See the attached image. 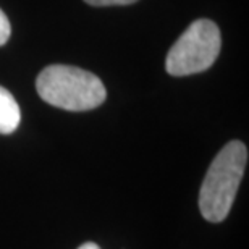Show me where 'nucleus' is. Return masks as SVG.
Returning <instances> with one entry per match:
<instances>
[{"label":"nucleus","mask_w":249,"mask_h":249,"mask_svg":"<svg viewBox=\"0 0 249 249\" xmlns=\"http://www.w3.org/2000/svg\"><path fill=\"white\" fill-rule=\"evenodd\" d=\"M248 149L241 141H230L212 160L199 191V211L207 222H223L236 197L245 175Z\"/></svg>","instance_id":"nucleus-1"},{"label":"nucleus","mask_w":249,"mask_h":249,"mask_svg":"<svg viewBox=\"0 0 249 249\" xmlns=\"http://www.w3.org/2000/svg\"><path fill=\"white\" fill-rule=\"evenodd\" d=\"M42 101L70 112L92 110L104 104L106 86L96 74L70 65H51L36 79Z\"/></svg>","instance_id":"nucleus-2"},{"label":"nucleus","mask_w":249,"mask_h":249,"mask_svg":"<svg viewBox=\"0 0 249 249\" xmlns=\"http://www.w3.org/2000/svg\"><path fill=\"white\" fill-rule=\"evenodd\" d=\"M220 29L211 19H196L177 39L167 55L165 68L172 76L206 71L220 53Z\"/></svg>","instance_id":"nucleus-3"},{"label":"nucleus","mask_w":249,"mask_h":249,"mask_svg":"<svg viewBox=\"0 0 249 249\" xmlns=\"http://www.w3.org/2000/svg\"><path fill=\"white\" fill-rule=\"evenodd\" d=\"M21 112L12 92L0 86V134H10L18 128Z\"/></svg>","instance_id":"nucleus-4"},{"label":"nucleus","mask_w":249,"mask_h":249,"mask_svg":"<svg viewBox=\"0 0 249 249\" xmlns=\"http://www.w3.org/2000/svg\"><path fill=\"white\" fill-rule=\"evenodd\" d=\"M10 36H12V26H10L7 15H5L2 12V8H0V46L7 44Z\"/></svg>","instance_id":"nucleus-5"},{"label":"nucleus","mask_w":249,"mask_h":249,"mask_svg":"<svg viewBox=\"0 0 249 249\" xmlns=\"http://www.w3.org/2000/svg\"><path fill=\"white\" fill-rule=\"evenodd\" d=\"M84 2L94 7H110V5H131L138 0H84Z\"/></svg>","instance_id":"nucleus-6"},{"label":"nucleus","mask_w":249,"mask_h":249,"mask_svg":"<svg viewBox=\"0 0 249 249\" xmlns=\"http://www.w3.org/2000/svg\"><path fill=\"white\" fill-rule=\"evenodd\" d=\"M78 249H101L96 243H84V245H81Z\"/></svg>","instance_id":"nucleus-7"}]
</instances>
